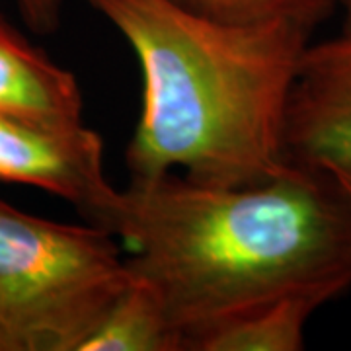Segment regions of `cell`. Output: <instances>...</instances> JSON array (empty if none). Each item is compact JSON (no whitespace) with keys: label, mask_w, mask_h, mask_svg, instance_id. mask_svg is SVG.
<instances>
[{"label":"cell","mask_w":351,"mask_h":351,"mask_svg":"<svg viewBox=\"0 0 351 351\" xmlns=\"http://www.w3.org/2000/svg\"><path fill=\"white\" fill-rule=\"evenodd\" d=\"M184 339L281 299L351 289V207L326 168L289 162L250 186L129 180L98 219Z\"/></svg>","instance_id":"cell-1"},{"label":"cell","mask_w":351,"mask_h":351,"mask_svg":"<svg viewBox=\"0 0 351 351\" xmlns=\"http://www.w3.org/2000/svg\"><path fill=\"white\" fill-rule=\"evenodd\" d=\"M84 2L121 34L141 71L129 180L250 186L287 168V108L313 25L225 22L180 0Z\"/></svg>","instance_id":"cell-2"},{"label":"cell","mask_w":351,"mask_h":351,"mask_svg":"<svg viewBox=\"0 0 351 351\" xmlns=\"http://www.w3.org/2000/svg\"><path fill=\"white\" fill-rule=\"evenodd\" d=\"M129 283L112 232L0 201V351H80Z\"/></svg>","instance_id":"cell-3"},{"label":"cell","mask_w":351,"mask_h":351,"mask_svg":"<svg viewBox=\"0 0 351 351\" xmlns=\"http://www.w3.org/2000/svg\"><path fill=\"white\" fill-rule=\"evenodd\" d=\"M0 182L47 191L98 223L115 195L104 138L86 123L55 129L0 115Z\"/></svg>","instance_id":"cell-4"},{"label":"cell","mask_w":351,"mask_h":351,"mask_svg":"<svg viewBox=\"0 0 351 351\" xmlns=\"http://www.w3.org/2000/svg\"><path fill=\"white\" fill-rule=\"evenodd\" d=\"M285 154L314 168L351 164V32L311 41L304 51L289 100Z\"/></svg>","instance_id":"cell-5"},{"label":"cell","mask_w":351,"mask_h":351,"mask_svg":"<svg viewBox=\"0 0 351 351\" xmlns=\"http://www.w3.org/2000/svg\"><path fill=\"white\" fill-rule=\"evenodd\" d=\"M84 98L76 76L0 16V115L55 129L84 125Z\"/></svg>","instance_id":"cell-6"},{"label":"cell","mask_w":351,"mask_h":351,"mask_svg":"<svg viewBox=\"0 0 351 351\" xmlns=\"http://www.w3.org/2000/svg\"><path fill=\"white\" fill-rule=\"evenodd\" d=\"M80 351H186L156 291L129 274V283L101 314Z\"/></svg>","instance_id":"cell-7"},{"label":"cell","mask_w":351,"mask_h":351,"mask_svg":"<svg viewBox=\"0 0 351 351\" xmlns=\"http://www.w3.org/2000/svg\"><path fill=\"white\" fill-rule=\"evenodd\" d=\"M320 302L281 299L203 332L189 351H301Z\"/></svg>","instance_id":"cell-8"},{"label":"cell","mask_w":351,"mask_h":351,"mask_svg":"<svg viewBox=\"0 0 351 351\" xmlns=\"http://www.w3.org/2000/svg\"><path fill=\"white\" fill-rule=\"evenodd\" d=\"M197 12L225 22L258 24L293 20L314 29L336 12L338 0H180Z\"/></svg>","instance_id":"cell-9"},{"label":"cell","mask_w":351,"mask_h":351,"mask_svg":"<svg viewBox=\"0 0 351 351\" xmlns=\"http://www.w3.org/2000/svg\"><path fill=\"white\" fill-rule=\"evenodd\" d=\"M25 25L39 36H51L59 29L64 0H16Z\"/></svg>","instance_id":"cell-10"},{"label":"cell","mask_w":351,"mask_h":351,"mask_svg":"<svg viewBox=\"0 0 351 351\" xmlns=\"http://www.w3.org/2000/svg\"><path fill=\"white\" fill-rule=\"evenodd\" d=\"M326 170L334 176V180L338 182L341 193L346 195V199H348L351 207V164L350 166H332V168H326Z\"/></svg>","instance_id":"cell-11"},{"label":"cell","mask_w":351,"mask_h":351,"mask_svg":"<svg viewBox=\"0 0 351 351\" xmlns=\"http://www.w3.org/2000/svg\"><path fill=\"white\" fill-rule=\"evenodd\" d=\"M336 10L341 14V32H351V0H338Z\"/></svg>","instance_id":"cell-12"}]
</instances>
